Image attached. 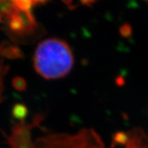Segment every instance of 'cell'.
<instances>
[{"mask_svg": "<svg viewBox=\"0 0 148 148\" xmlns=\"http://www.w3.org/2000/svg\"><path fill=\"white\" fill-rule=\"evenodd\" d=\"M74 64L72 49L66 41L49 38L42 41L33 56V66L45 79L62 78L70 73Z\"/></svg>", "mask_w": 148, "mask_h": 148, "instance_id": "1", "label": "cell"}, {"mask_svg": "<svg viewBox=\"0 0 148 148\" xmlns=\"http://www.w3.org/2000/svg\"><path fill=\"white\" fill-rule=\"evenodd\" d=\"M35 148H104L101 137L95 129L84 128L75 134L51 133L37 138Z\"/></svg>", "mask_w": 148, "mask_h": 148, "instance_id": "2", "label": "cell"}, {"mask_svg": "<svg viewBox=\"0 0 148 148\" xmlns=\"http://www.w3.org/2000/svg\"><path fill=\"white\" fill-rule=\"evenodd\" d=\"M5 23L7 33L17 43L33 42L44 33L32 12H21L16 8Z\"/></svg>", "mask_w": 148, "mask_h": 148, "instance_id": "3", "label": "cell"}, {"mask_svg": "<svg viewBox=\"0 0 148 148\" xmlns=\"http://www.w3.org/2000/svg\"><path fill=\"white\" fill-rule=\"evenodd\" d=\"M45 118L44 114H36L32 123H17L12 129V134L8 137V143L12 148H35L32 140V130L40 126Z\"/></svg>", "mask_w": 148, "mask_h": 148, "instance_id": "4", "label": "cell"}, {"mask_svg": "<svg viewBox=\"0 0 148 148\" xmlns=\"http://www.w3.org/2000/svg\"><path fill=\"white\" fill-rule=\"evenodd\" d=\"M0 55L8 59H19L24 57L18 45L8 41H3L0 44Z\"/></svg>", "mask_w": 148, "mask_h": 148, "instance_id": "5", "label": "cell"}, {"mask_svg": "<svg viewBox=\"0 0 148 148\" xmlns=\"http://www.w3.org/2000/svg\"><path fill=\"white\" fill-rule=\"evenodd\" d=\"M15 8L14 1H0V23H5L8 16Z\"/></svg>", "mask_w": 148, "mask_h": 148, "instance_id": "6", "label": "cell"}, {"mask_svg": "<svg viewBox=\"0 0 148 148\" xmlns=\"http://www.w3.org/2000/svg\"><path fill=\"white\" fill-rule=\"evenodd\" d=\"M47 2L43 1H29V0H17L14 1V4L18 10L21 12H32V8L34 6L39 5V4H45Z\"/></svg>", "mask_w": 148, "mask_h": 148, "instance_id": "7", "label": "cell"}, {"mask_svg": "<svg viewBox=\"0 0 148 148\" xmlns=\"http://www.w3.org/2000/svg\"><path fill=\"white\" fill-rule=\"evenodd\" d=\"M28 115V109L23 103H16L12 109V116L14 119L20 120V123H24Z\"/></svg>", "mask_w": 148, "mask_h": 148, "instance_id": "8", "label": "cell"}, {"mask_svg": "<svg viewBox=\"0 0 148 148\" xmlns=\"http://www.w3.org/2000/svg\"><path fill=\"white\" fill-rule=\"evenodd\" d=\"M129 140V133L119 131L116 132L113 135V140L111 144V148H114L116 146L123 145L125 146Z\"/></svg>", "mask_w": 148, "mask_h": 148, "instance_id": "9", "label": "cell"}, {"mask_svg": "<svg viewBox=\"0 0 148 148\" xmlns=\"http://www.w3.org/2000/svg\"><path fill=\"white\" fill-rule=\"evenodd\" d=\"M13 88L19 92H23L27 88V82L21 76H15L12 81Z\"/></svg>", "mask_w": 148, "mask_h": 148, "instance_id": "10", "label": "cell"}, {"mask_svg": "<svg viewBox=\"0 0 148 148\" xmlns=\"http://www.w3.org/2000/svg\"><path fill=\"white\" fill-rule=\"evenodd\" d=\"M8 69V66H4L3 60H0V102L2 100V92H3V77Z\"/></svg>", "mask_w": 148, "mask_h": 148, "instance_id": "11", "label": "cell"}, {"mask_svg": "<svg viewBox=\"0 0 148 148\" xmlns=\"http://www.w3.org/2000/svg\"><path fill=\"white\" fill-rule=\"evenodd\" d=\"M119 33L124 38H129L132 34V27L128 23L122 24L119 27Z\"/></svg>", "mask_w": 148, "mask_h": 148, "instance_id": "12", "label": "cell"}, {"mask_svg": "<svg viewBox=\"0 0 148 148\" xmlns=\"http://www.w3.org/2000/svg\"><path fill=\"white\" fill-rule=\"evenodd\" d=\"M116 82L118 86H123L124 83H125V80L123 79V77L122 76H118L116 79Z\"/></svg>", "mask_w": 148, "mask_h": 148, "instance_id": "13", "label": "cell"}]
</instances>
